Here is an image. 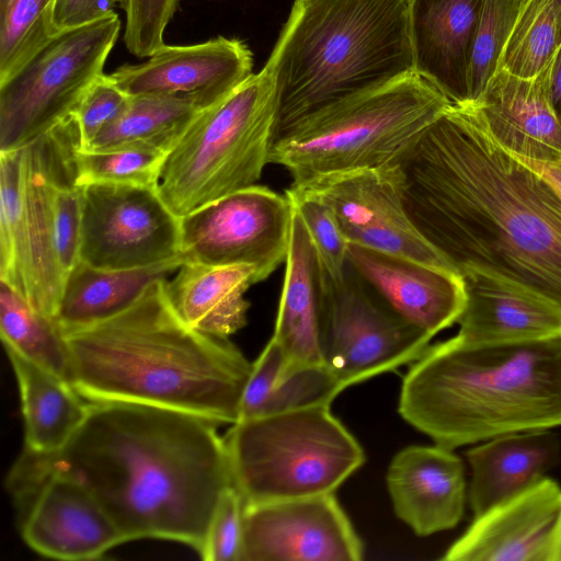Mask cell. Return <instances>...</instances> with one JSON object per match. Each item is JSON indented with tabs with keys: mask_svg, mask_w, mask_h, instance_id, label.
I'll return each instance as SVG.
<instances>
[{
	"mask_svg": "<svg viewBox=\"0 0 561 561\" xmlns=\"http://www.w3.org/2000/svg\"><path fill=\"white\" fill-rule=\"evenodd\" d=\"M403 205L461 275L486 273L561 308V193L450 105L391 162Z\"/></svg>",
	"mask_w": 561,
	"mask_h": 561,
	"instance_id": "cell-1",
	"label": "cell"
},
{
	"mask_svg": "<svg viewBox=\"0 0 561 561\" xmlns=\"http://www.w3.org/2000/svg\"><path fill=\"white\" fill-rule=\"evenodd\" d=\"M217 424L181 411L127 402H89L59 450L24 449L11 477L60 473L84 485L125 542L163 539L199 553L215 508L232 484Z\"/></svg>",
	"mask_w": 561,
	"mask_h": 561,
	"instance_id": "cell-2",
	"label": "cell"
},
{
	"mask_svg": "<svg viewBox=\"0 0 561 561\" xmlns=\"http://www.w3.org/2000/svg\"><path fill=\"white\" fill-rule=\"evenodd\" d=\"M167 279L115 317L64 331L69 380L88 402L146 404L234 424L252 363L229 339L184 323Z\"/></svg>",
	"mask_w": 561,
	"mask_h": 561,
	"instance_id": "cell-3",
	"label": "cell"
},
{
	"mask_svg": "<svg viewBox=\"0 0 561 561\" xmlns=\"http://www.w3.org/2000/svg\"><path fill=\"white\" fill-rule=\"evenodd\" d=\"M401 416L455 449L529 430L561 426V336L478 345L453 336L411 364Z\"/></svg>",
	"mask_w": 561,
	"mask_h": 561,
	"instance_id": "cell-4",
	"label": "cell"
},
{
	"mask_svg": "<svg viewBox=\"0 0 561 561\" xmlns=\"http://www.w3.org/2000/svg\"><path fill=\"white\" fill-rule=\"evenodd\" d=\"M265 66L277 91L275 138L314 111L415 72L409 0H295Z\"/></svg>",
	"mask_w": 561,
	"mask_h": 561,
	"instance_id": "cell-5",
	"label": "cell"
},
{
	"mask_svg": "<svg viewBox=\"0 0 561 561\" xmlns=\"http://www.w3.org/2000/svg\"><path fill=\"white\" fill-rule=\"evenodd\" d=\"M450 105L434 84L414 72L302 117L274 138L268 161L285 168L294 185L380 168Z\"/></svg>",
	"mask_w": 561,
	"mask_h": 561,
	"instance_id": "cell-6",
	"label": "cell"
},
{
	"mask_svg": "<svg viewBox=\"0 0 561 561\" xmlns=\"http://www.w3.org/2000/svg\"><path fill=\"white\" fill-rule=\"evenodd\" d=\"M80 149L71 114L31 142L0 151V282L53 318L66 278L55 239L56 193L77 175Z\"/></svg>",
	"mask_w": 561,
	"mask_h": 561,
	"instance_id": "cell-7",
	"label": "cell"
},
{
	"mask_svg": "<svg viewBox=\"0 0 561 561\" xmlns=\"http://www.w3.org/2000/svg\"><path fill=\"white\" fill-rule=\"evenodd\" d=\"M277 91L264 66L218 103L199 111L160 170L157 191L180 218L255 185L270 163Z\"/></svg>",
	"mask_w": 561,
	"mask_h": 561,
	"instance_id": "cell-8",
	"label": "cell"
},
{
	"mask_svg": "<svg viewBox=\"0 0 561 561\" xmlns=\"http://www.w3.org/2000/svg\"><path fill=\"white\" fill-rule=\"evenodd\" d=\"M225 442L245 504L334 493L365 461L330 404L240 420Z\"/></svg>",
	"mask_w": 561,
	"mask_h": 561,
	"instance_id": "cell-9",
	"label": "cell"
},
{
	"mask_svg": "<svg viewBox=\"0 0 561 561\" xmlns=\"http://www.w3.org/2000/svg\"><path fill=\"white\" fill-rule=\"evenodd\" d=\"M121 27L113 11L59 32L0 83V151L31 142L75 113L89 88L104 73Z\"/></svg>",
	"mask_w": 561,
	"mask_h": 561,
	"instance_id": "cell-10",
	"label": "cell"
},
{
	"mask_svg": "<svg viewBox=\"0 0 561 561\" xmlns=\"http://www.w3.org/2000/svg\"><path fill=\"white\" fill-rule=\"evenodd\" d=\"M432 339L401 318L350 261L341 278L324 275L320 354L343 389L412 364Z\"/></svg>",
	"mask_w": 561,
	"mask_h": 561,
	"instance_id": "cell-11",
	"label": "cell"
},
{
	"mask_svg": "<svg viewBox=\"0 0 561 561\" xmlns=\"http://www.w3.org/2000/svg\"><path fill=\"white\" fill-rule=\"evenodd\" d=\"M293 217L286 194L255 184L182 217L181 254L184 262L250 265L260 283L286 261Z\"/></svg>",
	"mask_w": 561,
	"mask_h": 561,
	"instance_id": "cell-12",
	"label": "cell"
},
{
	"mask_svg": "<svg viewBox=\"0 0 561 561\" xmlns=\"http://www.w3.org/2000/svg\"><path fill=\"white\" fill-rule=\"evenodd\" d=\"M81 193L79 261L130 270L182 256L181 218L156 186L92 183Z\"/></svg>",
	"mask_w": 561,
	"mask_h": 561,
	"instance_id": "cell-13",
	"label": "cell"
},
{
	"mask_svg": "<svg viewBox=\"0 0 561 561\" xmlns=\"http://www.w3.org/2000/svg\"><path fill=\"white\" fill-rule=\"evenodd\" d=\"M290 186L324 202L350 243L456 271L411 221L391 163Z\"/></svg>",
	"mask_w": 561,
	"mask_h": 561,
	"instance_id": "cell-14",
	"label": "cell"
},
{
	"mask_svg": "<svg viewBox=\"0 0 561 561\" xmlns=\"http://www.w3.org/2000/svg\"><path fill=\"white\" fill-rule=\"evenodd\" d=\"M9 488L20 510L23 540L44 557L95 560L125 543L94 495L70 477L9 476Z\"/></svg>",
	"mask_w": 561,
	"mask_h": 561,
	"instance_id": "cell-15",
	"label": "cell"
},
{
	"mask_svg": "<svg viewBox=\"0 0 561 561\" xmlns=\"http://www.w3.org/2000/svg\"><path fill=\"white\" fill-rule=\"evenodd\" d=\"M363 554L334 493L244 503L240 561H359Z\"/></svg>",
	"mask_w": 561,
	"mask_h": 561,
	"instance_id": "cell-16",
	"label": "cell"
},
{
	"mask_svg": "<svg viewBox=\"0 0 561 561\" xmlns=\"http://www.w3.org/2000/svg\"><path fill=\"white\" fill-rule=\"evenodd\" d=\"M252 70L244 42L217 36L193 45L164 44L147 61L123 65L108 76L129 96H183L202 111L229 95Z\"/></svg>",
	"mask_w": 561,
	"mask_h": 561,
	"instance_id": "cell-17",
	"label": "cell"
},
{
	"mask_svg": "<svg viewBox=\"0 0 561 561\" xmlns=\"http://www.w3.org/2000/svg\"><path fill=\"white\" fill-rule=\"evenodd\" d=\"M445 561H561V485L545 477L479 516Z\"/></svg>",
	"mask_w": 561,
	"mask_h": 561,
	"instance_id": "cell-18",
	"label": "cell"
},
{
	"mask_svg": "<svg viewBox=\"0 0 561 561\" xmlns=\"http://www.w3.org/2000/svg\"><path fill=\"white\" fill-rule=\"evenodd\" d=\"M348 261L401 318L430 336L457 323L466 302L458 272L352 243Z\"/></svg>",
	"mask_w": 561,
	"mask_h": 561,
	"instance_id": "cell-19",
	"label": "cell"
},
{
	"mask_svg": "<svg viewBox=\"0 0 561 561\" xmlns=\"http://www.w3.org/2000/svg\"><path fill=\"white\" fill-rule=\"evenodd\" d=\"M548 69L534 78L499 69L479 99L466 106L504 150L546 164L561 162V127L548 95Z\"/></svg>",
	"mask_w": 561,
	"mask_h": 561,
	"instance_id": "cell-20",
	"label": "cell"
},
{
	"mask_svg": "<svg viewBox=\"0 0 561 561\" xmlns=\"http://www.w3.org/2000/svg\"><path fill=\"white\" fill-rule=\"evenodd\" d=\"M387 485L394 513L419 536L451 529L462 518L468 482L454 449L403 448L389 465Z\"/></svg>",
	"mask_w": 561,
	"mask_h": 561,
	"instance_id": "cell-21",
	"label": "cell"
},
{
	"mask_svg": "<svg viewBox=\"0 0 561 561\" xmlns=\"http://www.w3.org/2000/svg\"><path fill=\"white\" fill-rule=\"evenodd\" d=\"M466 302L456 336L478 345L519 344L561 336V308L510 280L477 271L461 274Z\"/></svg>",
	"mask_w": 561,
	"mask_h": 561,
	"instance_id": "cell-22",
	"label": "cell"
},
{
	"mask_svg": "<svg viewBox=\"0 0 561 561\" xmlns=\"http://www.w3.org/2000/svg\"><path fill=\"white\" fill-rule=\"evenodd\" d=\"M483 0H409L414 70L453 105L471 102L469 67Z\"/></svg>",
	"mask_w": 561,
	"mask_h": 561,
	"instance_id": "cell-23",
	"label": "cell"
},
{
	"mask_svg": "<svg viewBox=\"0 0 561 561\" xmlns=\"http://www.w3.org/2000/svg\"><path fill=\"white\" fill-rule=\"evenodd\" d=\"M553 430L508 433L466 450L473 517L525 491L560 463L561 438Z\"/></svg>",
	"mask_w": 561,
	"mask_h": 561,
	"instance_id": "cell-24",
	"label": "cell"
},
{
	"mask_svg": "<svg viewBox=\"0 0 561 561\" xmlns=\"http://www.w3.org/2000/svg\"><path fill=\"white\" fill-rule=\"evenodd\" d=\"M272 339L291 366L323 365L319 334L324 275L309 233L294 209L291 237Z\"/></svg>",
	"mask_w": 561,
	"mask_h": 561,
	"instance_id": "cell-25",
	"label": "cell"
},
{
	"mask_svg": "<svg viewBox=\"0 0 561 561\" xmlns=\"http://www.w3.org/2000/svg\"><path fill=\"white\" fill-rule=\"evenodd\" d=\"M255 271L247 264L206 265L184 262L165 288L171 306L188 327L217 337L230 335L247 324L250 304L245 291L256 284Z\"/></svg>",
	"mask_w": 561,
	"mask_h": 561,
	"instance_id": "cell-26",
	"label": "cell"
},
{
	"mask_svg": "<svg viewBox=\"0 0 561 561\" xmlns=\"http://www.w3.org/2000/svg\"><path fill=\"white\" fill-rule=\"evenodd\" d=\"M184 263L183 256L130 270H102L81 261L67 274L55 320L62 331L111 319L133 306L149 285L168 278Z\"/></svg>",
	"mask_w": 561,
	"mask_h": 561,
	"instance_id": "cell-27",
	"label": "cell"
},
{
	"mask_svg": "<svg viewBox=\"0 0 561 561\" xmlns=\"http://www.w3.org/2000/svg\"><path fill=\"white\" fill-rule=\"evenodd\" d=\"M20 391L24 449L49 455L62 448L83 422L89 402L68 379L7 352Z\"/></svg>",
	"mask_w": 561,
	"mask_h": 561,
	"instance_id": "cell-28",
	"label": "cell"
},
{
	"mask_svg": "<svg viewBox=\"0 0 561 561\" xmlns=\"http://www.w3.org/2000/svg\"><path fill=\"white\" fill-rule=\"evenodd\" d=\"M342 390L340 382L323 365H288L280 347L271 339L252 363L238 421L330 404Z\"/></svg>",
	"mask_w": 561,
	"mask_h": 561,
	"instance_id": "cell-29",
	"label": "cell"
},
{
	"mask_svg": "<svg viewBox=\"0 0 561 561\" xmlns=\"http://www.w3.org/2000/svg\"><path fill=\"white\" fill-rule=\"evenodd\" d=\"M199 111L183 96H130L123 114L84 150L139 147L168 153Z\"/></svg>",
	"mask_w": 561,
	"mask_h": 561,
	"instance_id": "cell-30",
	"label": "cell"
},
{
	"mask_svg": "<svg viewBox=\"0 0 561 561\" xmlns=\"http://www.w3.org/2000/svg\"><path fill=\"white\" fill-rule=\"evenodd\" d=\"M0 333L5 352L16 353L69 380L70 358L62 329L55 318L34 309L3 282Z\"/></svg>",
	"mask_w": 561,
	"mask_h": 561,
	"instance_id": "cell-31",
	"label": "cell"
},
{
	"mask_svg": "<svg viewBox=\"0 0 561 561\" xmlns=\"http://www.w3.org/2000/svg\"><path fill=\"white\" fill-rule=\"evenodd\" d=\"M560 47L559 1L526 0L502 53L499 69L519 78H534L551 65Z\"/></svg>",
	"mask_w": 561,
	"mask_h": 561,
	"instance_id": "cell-32",
	"label": "cell"
},
{
	"mask_svg": "<svg viewBox=\"0 0 561 561\" xmlns=\"http://www.w3.org/2000/svg\"><path fill=\"white\" fill-rule=\"evenodd\" d=\"M54 4L55 0H0V83L57 34Z\"/></svg>",
	"mask_w": 561,
	"mask_h": 561,
	"instance_id": "cell-33",
	"label": "cell"
},
{
	"mask_svg": "<svg viewBox=\"0 0 561 561\" xmlns=\"http://www.w3.org/2000/svg\"><path fill=\"white\" fill-rule=\"evenodd\" d=\"M167 153L139 147L82 150L77 154V184L156 186Z\"/></svg>",
	"mask_w": 561,
	"mask_h": 561,
	"instance_id": "cell-34",
	"label": "cell"
},
{
	"mask_svg": "<svg viewBox=\"0 0 561 561\" xmlns=\"http://www.w3.org/2000/svg\"><path fill=\"white\" fill-rule=\"evenodd\" d=\"M525 1H482L469 67L470 104L479 99L497 71L502 53Z\"/></svg>",
	"mask_w": 561,
	"mask_h": 561,
	"instance_id": "cell-35",
	"label": "cell"
},
{
	"mask_svg": "<svg viewBox=\"0 0 561 561\" xmlns=\"http://www.w3.org/2000/svg\"><path fill=\"white\" fill-rule=\"evenodd\" d=\"M285 194L309 233L324 275L331 279L341 278L348 264L350 242L334 213L321 199L296 187L289 186Z\"/></svg>",
	"mask_w": 561,
	"mask_h": 561,
	"instance_id": "cell-36",
	"label": "cell"
},
{
	"mask_svg": "<svg viewBox=\"0 0 561 561\" xmlns=\"http://www.w3.org/2000/svg\"><path fill=\"white\" fill-rule=\"evenodd\" d=\"M124 44L127 50L146 58L165 43L163 35L180 8V0H125Z\"/></svg>",
	"mask_w": 561,
	"mask_h": 561,
	"instance_id": "cell-37",
	"label": "cell"
},
{
	"mask_svg": "<svg viewBox=\"0 0 561 561\" xmlns=\"http://www.w3.org/2000/svg\"><path fill=\"white\" fill-rule=\"evenodd\" d=\"M244 501L230 485L211 516L199 557L205 561H240Z\"/></svg>",
	"mask_w": 561,
	"mask_h": 561,
	"instance_id": "cell-38",
	"label": "cell"
},
{
	"mask_svg": "<svg viewBox=\"0 0 561 561\" xmlns=\"http://www.w3.org/2000/svg\"><path fill=\"white\" fill-rule=\"evenodd\" d=\"M130 96L103 73L89 88L75 115L78 121L81 149H87L95 137L127 108Z\"/></svg>",
	"mask_w": 561,
	"mask_h": 561,
	"instance_id": "cell-39",
	"label": "cell"
},
{
	"mask_svg": "<svg viewBox=\"0 0 561 561\" xmlns=\"http://www.w3.org/2000/svg\"><path fill=\"white\" fill-rule=\"evenodd\" d=\"M82 215L81 186L77 175L66 180L56 193L55 239L65 276L78 262Z\"/></svg>",
	"mask_w": 561,
	"mask_h": 561,
	"instance_id": "cell-40",
	"label": "cell"
},
{
	"mask_svg": "<svg viewBox=\"0 0 561 561\" xmlns=\"http://www.w3.org/2000/svg\"><path fill=\"white\" fill-rule=\"evenodd\" d=\"M125 0H55L53 25L56 33L91 23L121 7Z\"/></svg>",
	"mask_w": 561,
	"mask_h": 561,
	"instance_id": "cell-41",
	"label": "cell"
},
{
	"mask_svg": "<svg viewBox=\"0 0 561 561\" xmlns=\"http://www.w3.org/2000/svg\"><path fill=\"white\" fill-rule=\"evenodd\" d=\"M547 89L550 104L561 127V47L549 66Z\"/></svg>",
	"mask_w": 561,
	"mask_h": 561,
	"instance_id": "cell-42",
	"label": "cell"
},
{
	"mask_svg": "<svg viewBox=\"0 0 561 561\" xmlns=\"http://www.w3.org/2000/svg\"><path fill=\"white\" fill-rule=\"evenodd\" d=\"M525 161V160H523ZM527 164L537 169L540 173H542L561 193V162L559 163H537L525 161Z\"/></svg>",
	"mask_w": 561,
	"mask_h": 561,
	"instance_id": "cell-43",
	"label": "cell"
},
{
	"mask_svg": "<svg viewBox=\"0 0 561 561\" xmlns=\"http://www.w3.org/2000/svg\"><path fill=\"white\" fill-rule=\"evenodd\" d=\"M558 1H559V3L561 4V0H558Z\"/></svg>",
	"mask_w": 561,
	"mask_h": 561,
	"instance_id": "cell-44",
	"label": "cell"
}]
</instances>
